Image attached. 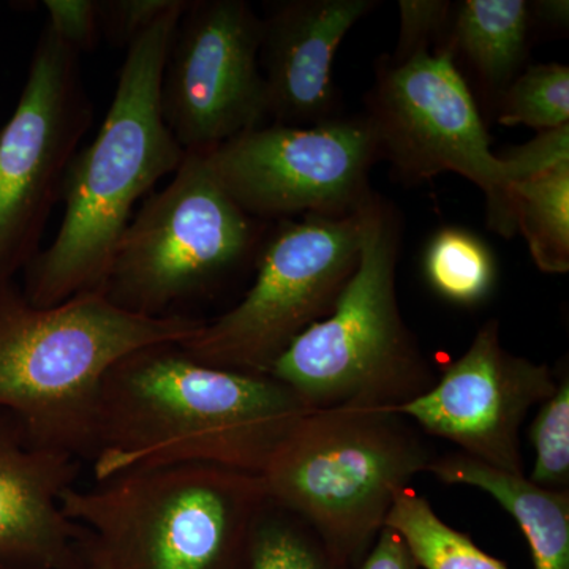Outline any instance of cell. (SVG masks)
<instances>
[{
    "label": "cell",
    "mask_w": 569,
    "mask_h": 569,
    "mask_svg": "<svg viewBox=\"0 0 569 569\" xmlns=\"http://www.w3.org/2000/svg\"><path fill=\"white\" fill-rule=\"evenodd\" d=\"M309 411L271 376L204 365L179 343L146 347L104 377L93 477L176 463L261 475Z\"/></svg>",
    "instance_id": "1"
},
{
    "label": "cell",
    "mask_w": 569,
    "mask_h": 569,
    "mask_svg": "<svg viewBox=\"0 0 569 569\" xmlns=\"http://www.w3.org/2000/svg\"><path fill=\"white\" fill-rule=\"evenodd\" d=\"M187 7L189 2L176 0L130 40L107 118L67 168L58 236L24 269L21 290L32 306L103 293L134 206L181 164L186 151L164 122L162 84Z\"/></svg>",
    "instance_id": "2"
},
{
    "label": "cell",
    "mask_w": 569,
    "mask_h": 569,
    "mask_svg": "<svg viewBox=\"0 0 569 569\" xmlns=\"http://www.w3.org/2000/svg\"><path fill=\"white\" fill-rule=\"evenodd\" d=\"M204 320L142 316L102 293L36 307L14 282L0 284V411L36 443L91 460L104 377L126 356L182 343Z\"/></svg>",
    "instance_id": "3"
},
{
    "label": "cell",
    "mask_w": 569,
    "mask_h": 569,
    "mask_svg": "<svg viewBox=\"0 0 569 569\" xmlns=\"http://www.w3.org/2000/svg\"><path fill=\"white\" fill-rule=\"evenodd\" d=\"M266 501L260 475L211 463L132 468L61 498L103 569H234Z\"/></svg>",
    "instance_id": "4"
},
{
    "label": "cell",
    "mask_w": 569,
    "mask_h": 569,
    "mask_svg": "<svg viewBox=\"0 0 569 569\" xmlns=\"http://www.w3.org/2000/svg\"><path fill=\"white\" fill-rule=\"evenodd\" d=\"M399 252V217L373 194L362 213L358 268L335 309L296 337L268 372L309 410H397L436 385V370L400 312Z\"/></svg>",
    "instance_id": "5"
},
{
    "label": "cell",
    "mask_w": 569,
    "mask_h": 569,
    "mask_svg": "<svg viewBox=\"0 0 569 569\" xmlns=\"http://www.w3.org/2000/svg\"><path fill=\"white\" fill-rule=\"evenodd\" d=\"M426 437L388 408L310 410L260 475L266 496L361 567L396 493L427 473L438 456Z\"/></svg>",
    "instance_id": "6"
},
{
    "label": "cell",
    "mask_w": 569,
    "mask_h": 569,
    "mask_svg": "<svg viewBox=\"0 0 569 569\" xmlns=\"http://www.w3.org/2000/svg\"><path fill=\"white\" fill-rule=\"evenodd\" d=\"M362 213L280 224L242 301L179 346L204 365L268 376L296 337L335 309L358 268Z\"/></svg>",
    "instance_id": "7"
},
{
    "label": "cell",
    "mask_w": 569,
    "mask_h": 569,
    "mask_svg": "<svg viewBox=\"0 0 569 569\" xmlns=\"http://www.w3.org/2000/svg\"><path fill=\"white\" fill-rule=\"evenodd\" d=\"M253 242L252 217L217 181L208 153L186 151L170 183L133 216L103 293L130 312L170 316L233 272Z\"/></svg>",
    "instance_id": "8"
},
{
    "label": "cell",
    "mask_w": 569,
    "mask_h": 569,
    "mask_svg": "<svg viewBox=\"0 0 569 569\" xmlns=\"http://www.w3.org/2000/svg\"><path fill=\"white\" fill-rule=\"evenodd\" d=\"M380 159L408 182L441 173L463 176L486 194L488 223L515 236L509 189L511 168L490 149L473 96L447 44L415 51L406 61L381 59L369 96V114Z\"/></svg>",
    "instance_id": "9"
},
{
    "label": "cell",
    "mask_w": 569,
    "mask_h": 569,
    "mask_svg": "<svg viewBox=\"0 0 569 569\" xmlns=\"http://www.w3.org/2000/svg\"><path fill=\"white\" fill-rule=\"evenodd\" d=\"M92 116L78 51L47 26L0 132V284L13 282L40 253L41 234Z\"/></svg>",
    "instance_id": "10"
},
{
    "label": "cell",
    "mask_w": 569,
    "mask_h": 569,
    "mask_svg": "<svg viewBox=\"0 0 569 569\" xmlns=\"http://www.w3.org/2000/svg\"><path fill=\"white\" fill-rule=\"evenodd\" d=\"M206 153L217 181L252 219L358 212L373 197L369 173L380 159L367 116L261 126Z\"/></svg>",
    "instance_id": "11"
},
{
    "label": "cell",
    "mask_w": 569,
    "mask_h": 569,
    "mask_svg": "<svg viewBox=\"0 0 569 569\" xmlns=\"http://www.w3.org/2000/svg\"><path fill=\"white\" fill-rule=\"evenodd\" d=\"M263 21L244 0L189 2L162 84L163 118L183 151H209L263 126Z\"/></svg>",
    "instance_id": "12"
},
{
    "label": "cell",
    "mask_w": 569,
    "mask_h": 569,
    "mask_svg": "<svg viewBox=\"0 0 569 569\" xmlns=\"http://www.w3.org/2000/svg\"><path fill=\"white\" fill-rule=\"evenodd\" d=\"M557 383V370L509 353L500 323L489 320L429 391L397 411L427 437L451 441L468 458L526 475L520 429Z\"/></svg>",
    "instance_id": "13"
},
{
    "label": "cell",
    "mask_w": 569,
    "mask_h": 569,
    "mask_svg": "<svg viewBox=\"0 0 569 569\" xmlns=\"http://www.w3.org/2000/svg\"><path fill=\"white\" fill-rule=\"evenodd\" d=\"M80 460L41 447L0 411V569H82L88 531L61 498Z\"/></svg>",
    "instance_id": "14"
},
{
    "label": "cell",
    "mask_w": 569,
    "mask_h": 569,
    "mask_svg": "<svg viewBox=\"0 0 569 569\" xmlns=\"http://www.w3.org/2000/svg\"><path fill=\"white\" fill-rule=\"evenodd\" d=\"M377 6L376 0H293L263 21L260 63L274 123L309 127L336 118L337 51Z\"/></svg>",
    "instance_id": "15"
},
{
    "label": "cell",
    "mask_w": 569,
    "mask_h": 569,
    "mask_svg": "<svg viewBox=\"0 0 569 569\" xmlns=\"http://www.w3.org/2000/svg\"><path fill=\"white\" fill-rule=\"evenodd\" d=\"M427 473L492 497L522 530L535 569H569V490L539 488L526 475L498 470L459 451L437 456Z\"/></svg>",
    "instance_id": "16"
},
{
    "label": "cell",
    "mask_w": 569,
    "mask_h": 569,
    "mask_svg": "<svg viewBox=\"0 0 569 569\" xmlns=\"http://www.w3.org/2000/svg\"><path fill=\"white\" fill-rule=\"evenodd\" d=\"M530 22L523 0H466L456 7L447 47L501 97L526 61Z\"/></svg>",
    "instance_id": "17"
},
{
    "label": "cell",
    "mask_w": 569,
    "mask_h": 569,
    "mask_svg": "<svg viewBox=\"0 0 569 569\" xmlns=\"http://www.w3.org/2000/svg\"><path fill=\"white\" fill-rule=\"evenodd\" d=\"M512 220L535 264L548 274L569 271V163L512 183Z\"/></svg>",
    "instance_id": "18"
},
{
    "label": "cell",
    "mask_w": 569,
    "mask_h": 569,
    "mask_svg": "<svg viewBox=\"0 0 569 569\" xmlns=\"http://www.w3.org/2000/svg\"><path fill=\"white\" fill-rule=\"evenodd\" d=\"M385 527L402 538L419 569H509L445 522L429 500L411 488L396 493Z\"/></svg>",
    "instance_id": "19"
},
{
    "label": "cell",
    "mask_w": 569,
    "mask_h": 569,
    "mask_svg": "<svg viewBox=\"0 0 569 569\" xmlns=\"http://www.w3.org/2000/svg\"><path fill=\"white\" fill-rule=\"evenodd\" d=\"M234 569H359L336 552L309 522L266 501Z\"/></svg>",
    "instance_id": "20"
},
{
    "label": "cell",
    "mask_w": 569,
    "mask_h": 569,
    "mask_svg": "<svg viewBox=\"0 0 569 569\" xmlns=\"http://www.w3.org/2000/svg\"><path fill=\"white\" fill-rule=\"evenodd\" d=\"M425 274L430 287L448 301L475 306L496 287V258L478 236L448 227L437 231L427 244Z\"/></svg>",
    "instance_id": "21"
},
{
    "label": "cell",
    "mask_w": 569,
    "mask_h": 569,
    "mask_svg": "<svg viewBox=\"0 0 569 569\" xmlns=\"http://www.w3.org/2000/svg\"><path fill=\"white\" fill-rule=\"evenodd\" d=\"M501 126L553 130L569 126V69L537 63L519 73L500 97Z\"/></svg>",
    "instance_id": "22"
},
{
    "label": "cell",
    "mask_w": 569,
    "mask_h": 569,
    "mask_svg": "<svg viewBox=\"0 0 569 569\" xmlns=\"http://www.w3.org/2000/svg\"><path fill=\"white\" fill-rule=\"evenodd\" d=\"M556 391L538 407L529 436L535 462L530 479L549 490H569V372L557 370Z\"/></svg>",
    "instance_id": "23"
},
{
    "label": "cell",
    "mask_w": 569,
    "mask_h": 569,
    "mask_svg": "<svg viewBox=\"0 0 569 569\" xmlns=\"http://www.w3.org/2000/svg\"><path fill=\"white\" fill-rule=\"evenodd\" d=\"M400 31L395 62L406 61L415 51L429 48L430 40L443 32L451 14V3L445 0H400Z\"/></svg>",
    "instance_id": "24"
},
{
    "label": "cell",
    "mask_w": 569,
    "mask_h": 569,
    "mask_svg": "<svg viewBox=\"0 0 569 569\" xmlns=\"http://www.w3.org/2000/svg\"><path fill=\"white\" fill-rule=\"evenodd\" d=\"M500 159L511 168L515 182L569 163V126L545 130L526 144L508 149Z\"/></svg>",
    "instance_id": "25"
},
{
    "label": "cell",
    "mask_w": 569,
    "mask_h": 569,
    "mask_svg": "<svg viewBox=\"0 0 569 569\" xmlns=\"http://www.w3.org/2000/svg\"><path fill=\"white\" fill-rule=\"evenodd\" d=\"M48 26L73 50H89L102 22V2L92 0H44Z\"/></svg>",
    "instance_id": "26"
},
{
    "label": "cell",
    "mask_w": 569,
    "mask_h": 569,
    "mask_svg": "<svg viewBox=\"0 0 569 569\" xmlns=\"http://www.w3.org/2000/svg\"><path fill=\"white\" fill-rule=\"evenodd\" d=\"M176 0H118L102 2V20L110 22L112 31L132 40L138 33L159 20L173 7Z\"/></svg>",
    "instance_id": "27"
},
{
    "label": "cell",
    "mask_w": 569,
    "mask_h": 569,
    "mask_svg": "<svg viewBox=\"0 0 569 569\" xmlns=\"http://www.w3.org/2000/svg\"><path fill=\"white\" fill-rule=\"evenodd\" d=\"M359 569H419L417 561L408 552L406 542L395 530L385 527L378 535L376 545L367 553Z\"/></svg>",
    "instance_id": "28"
},
{
    "label": "cell",
    "mask_w": 569,
    "mask_h": 569,
    "mask_svg": "<svg viewBox=\"0 0 569 569\" xmlns=\"http://www.w3.org/2000/svg\"><path fill=\"white\" fill-rule=\"evenodd\" d=\"M531 13H537L539 20L548 22L553 28H568L569 3L568 0H539L530 7Z\"/></svg>",
    "instance_id": "29"
},
{
    "label": "cell",
    "mask_w": 569,
    "mask_h": 569,
    "mask_svg": "<svg viewBox=\"0 0 569 569\" xmlns=\"http://www.w3.org/2000/svg\"><path fill=\"white\" fill-rule=\"evenodd\" d=\"M82 569H103V568L97 567V565L86 563V567Z\"/></svg>",
    "instance_id": "30"
}]
</instances>
